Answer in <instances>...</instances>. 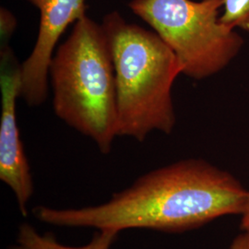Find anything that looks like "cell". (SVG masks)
Listing matches in <instances>:
<instances>
[{
  "label": "cell",
  "instance_id": "6da1fadb",
  "mask_svg": "<svg viewBox=\"0 0 249 249\" xmlns=\"http://www.w3.org/2000/svg\"><path fill=\"white\" fill-rule=\"evenodd\" d=\"M249 191L231 174L203 160H184L138 178L103 204L80 209L37 206V220L58 227L179 232L242 214Z\"/></svg>",
  "mask_w": 249,
  "mask_h": 249
},
{
  "label": "cell",
  "instance_id": "7a4b0ae2",
  "mask_svg": "<svg viewBox=\"0 0 249 249\" xmlns=\"http://www.w3.org/2000/svg\"><path fill=\"white\" fill-rule=\"evenodd\" d=\"M110 43L116 74L117 136L142 142L176 124L172 87L182 67L155 32L128 23L117 11L102 22Z\"/></svg>",
  "mask_w": 249,
  "mask_h": 249
},
{
  "label": "cell",
  "instance_id": "3957f363",
  "mask_svg": "<svg viewBox=\"0 0 249 249\" xmlns=\"http://www.w3.org/2000/svg\"><path fill=\"white\" fill-rule=\"evenodd\" d=\"M49 76L56 116L109 153L117 137V99L112 51L102 24L87 15L75 22L53 53Z\"/></svg>",
  "mask_w": 249,
  "mask_h": 249
},
{
  "label": "cell",
  "instance_id": "277c9868",
  "mask_svg": "<svg viewBox=\"0 0 249 249\" xmlns=\"http://www.w3.org/2000/svg\"><path fill=\"white\" fill-rule=\"evenodd\" d=\"M224 0H132L128 7L175 53L182 74L202 80L223 71L244 40L221 21Z\"/></svg>",
  "mask_w": 249,
  "mask_h": 249
},
{
  "label": "cell",
  "instance_id": "5b68a950",
  "mask_svg": "<svg viewBox=\"0 0 249 249\" xmlns=\"http://www.w3.org/2000/svg\"><path fill=\"white\" fill-rule=\"evenodd\" d=\"M0 70V179L13 191L20 213L26 217L35 188L16 117V102L20 96L21 66L17 63L9 45L1 46Z\"/></svg>",
  "mask_w": 249,
  "mask_h": 249
},
{
  "label": "cell",
  "instance_id": "8992f818",
  "mask_svg": "<svg viewBox=\"0 0 249 249\" xmlns=\"http://www.w3.org/2000/svg\"><path fill=\"white\" fill-rule=\"evenodd\" d=\"M40 12L34 49L21 65L20 97L38 107L47 97L49 67L58 40L67 28L86 16L85 0H27Z\"/></svg>",
  "mask_w": 249,
  "mask_h": 249
},
{
  "label": "cell",
  "instance_id": "52a82bcc",
  "mask_svg": "<svg viewBox=\"0 0 249 249\" xmlns=\"http://www.w3.org/2000/svg\"><path fill=\"white\" fill-rule=\"evenodd\" d=\"M114 230H98L91 240L82 247H69L60 244L53 233H39L29 223L18 227L16 243L9 249H110L118 236Z\"/></svg>",
  "mask_w": 249,
  "mask_h": 249
},
{
  "label": "cell",
  "instance_id": "ba28073f",
  "mask_svg": "<svg viewBox=\"0 0 249 249\" xmlns=\"http://www.w3.org/2000/svg\"><path fill=\"white\" fill-rule=\"evenodd\" d=\"M220 19L227 26L249 32V0H224Z\"/></svg>",
  "mask_w": 249,
  "mask_h": 249
},
{
  "label": "cell",
  "instance_id": "9c48e42d",
  "mask_svg": "<svg viewBox=\"0 0 249 249\" xmlns=\"http://www.w3.org/2000/svg\"><path fill=\"white\" fill-rule=\"evenodd\" d=\"M0 29H1V45H9V39L17 25V20L13 14L7 9L0 10Z\"/></svg>",
  "mask_w": 249,
  "mask_h": 249
},
{
  "label": "cell",
  "instance_id": "30bf717a",
  "mask_svg": "<svg viewBox=\"0 0 249 249\" xmlns=\"http://www.w3.org/2000/svg\"><path fill=\"white\" fill-rule=\"evenodd\" d=\"M230 249H249V231L237 235L232 241Z\"/></svg>",
  "mask_w": 249,
  "mask_h": 249
},
{
  "label": "cell",
  "instance_id": "8fae6325",
  "mask_svg": "<svg viewBox=\"0 0 249 249\" xmlns=\"http://www.w3.org/2000/svg\"><path fill=\"white\" fill-rule=\"evenodd\" d=\"M241 215H242L240 225L241 230H243L244 231H249V191L244 211H243Z\"/></svg>",
  "mask_w": 249,
  "mask_h": 249
}]
</instances>
